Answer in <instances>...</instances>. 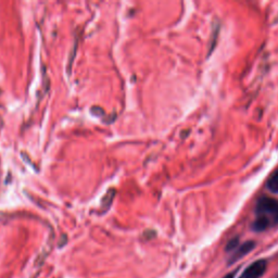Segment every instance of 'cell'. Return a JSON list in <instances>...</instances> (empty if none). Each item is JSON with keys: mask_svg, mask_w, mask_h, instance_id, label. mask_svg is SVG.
<instances>
[{"mask_svg": "<svg viewBox=\"0 0 278 278\" xmlns=\"http://www.w3.org/2000/svg\"><path fill=\"white\" fill-rule=\"evenodd\" d=\"M239 247V238L238 237H235L233 239H231L230 241L227 242V245H226V248H225V250L226 252H234L235 250H236V249Z\"/></svg>", "mask_w": 278, "mask_h": 278, "instance_id": "cell-6", "label": "cell"}, {"mask_svg": "<svg viewBox=\"0 0 278 278\" xmlns=\"http://www.w3.org/2000/svg\"><path fill=\"white\" fill-rule=\"evenodd\" d=\"M235 274H236V272H232L230 274H227L226 276H224L223 278H234L235 277Z\"/></svg>", "mask_w": 278, "mask_h": 278, "instance_id": "cell-7", "label": "cell"}, {"mask_svg": "<svg viewBox=\"0 0 278 278\" xmlns=\"http://www.w3.org/2000/svg\"><path fill=\"white\" fill-rule=\"evenodd\" d=\"M255 218L251 225L255 233L265 232L278 227V200L274 198L262 196L258 199L254 208Z\"/></svg>", "mask_w": 278, "mask_h": 278, "instance_id": "cell-1", "label": "cell"}, {"mask_svg": "<svg viewBox=\"0 0 278 278\" xmlns=\"http://www.w3.org/2000/svg\"><path fill=\"white\" fill-rule=\"evenodd\" d=\"M255 247V242L252 240H248L244 244L239 245V247L235 250L234 252H232V255L230 260H228V264L232 265L234 263H236L237 261H239L240 259L244 258L248 253H250Z\"/></svg>", "mask_w": 278, "mask_h": 278, "instance_id": "cell-3", "label": "cell"}, {"mask_svg": "<svg viewBox=\"0 0 278 278\" xmlns=\"http://www.w3.org/2000/svg\"><path fill=\"white\" fill-rule=\"evenodd\" d=\"M266 188L273 194H278V170L275 171L267 180Z\"/></svg>", "mask_w": 278, "mask_h": 278, "instance_id": "cell-4", "label": "cell"}, {"mask_svg": "<svg viewBox=\"0 0 278 278\" xmlns=\"http://www.w3.org/2000/svg\"><path fill=\"white\" fill-rule=\"evenodd\" d=\"M267 268V263L265 260H258L249 265L239 278H260L265 273Z\"/></svg>", "mask_w": 278, "mask_h": 278, "instance_id": "cell-2", "label": "cell"}, {"mask_svg": "<svg viewBox=\"0 0 278 278\" xmlns=\"http://www.w3.org/2000/svg\"><path fill=\"white\" fill-rule=\"evenodd\" d=\"M114 195H116V191H114V189H110L108 190V192H106L105 196L103 197L102 199V202H101V206L102 209L106 210L110 206V204L112 203V200L114 198Z\"/></svg>", "mask_w": 278, "mask_h": 278, "instance_id": "cell-5", "label": "cell"}]
</instances>
